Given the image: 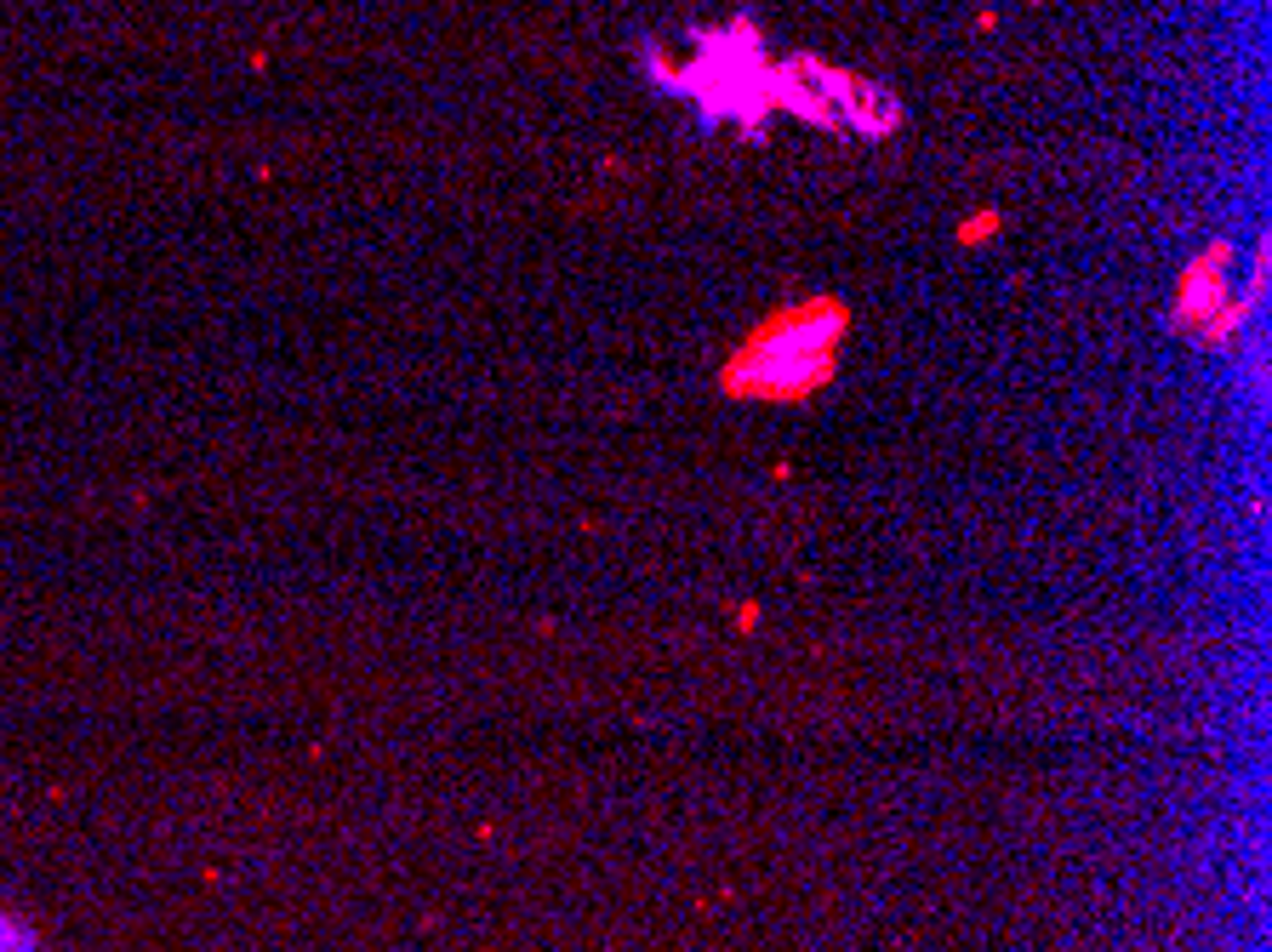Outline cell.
<instances>
[{
    "label": "cell",
    "instance_id": "1",
    "mask_svg": "<svg viewBox=\"0 0 1272 952\" xmlns=\"http://www.w3.org/2000/svg\"><path fill=\"white\" fill-rule=\"evenodd\" d=\"M839 331H845L839 302H805L794 314H777L743 348V360H730L724 383H730V394H771V400L811 394L833 371Z\"/></svg>",
    "mask_w": 1272,
    "mask_h": 952
}]
</instances>
